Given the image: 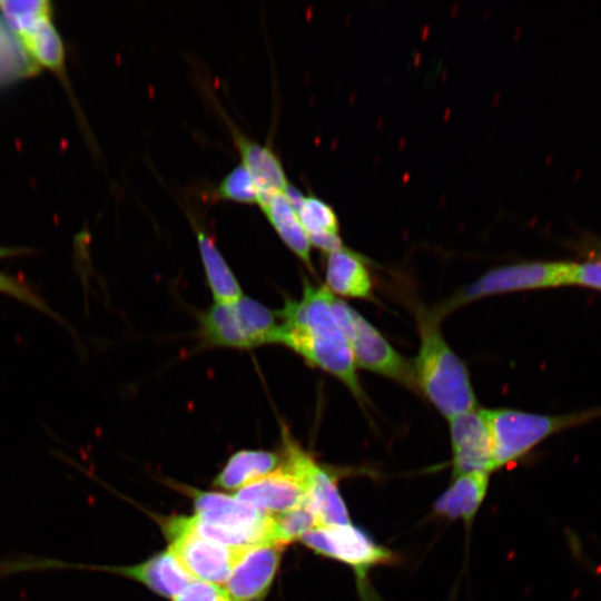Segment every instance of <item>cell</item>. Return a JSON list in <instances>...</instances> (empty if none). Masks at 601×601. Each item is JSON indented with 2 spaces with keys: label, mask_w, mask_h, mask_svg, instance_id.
Masks as SVG:
<instances>
[{
  "label": "cell",
  "mask_w": 601,
  "mask_h": 601,
  "mask_svg": "<svg viewBox=\"0 0 601 601\" xmlns=\"http://www.w3.org/2000/svg\"><path fill=\"white\" fill-rule=\"evenodd\" d=\"M333 309L345 334L357 368L416 388L413 365L356 309L334 296Z\"/></svg>",
  "instance_id": "ba28073f"
},
{
  "label": "cell",
  "mask_w": 601,
  "mask_h": 601,
  "mask_svg": "<svg viewBox=\"0 0 601 601\" xmlns=\"http://www.w3.org/2000/svg\"><path fill=\"white\" fill-rule=\"evenodd\" d=\"M334 295L305 280L300 299L286 300L276 314V343L300 355L312 366L339 380L357 398L363 391L349 345L333 309Z\"/></svg>",
  "instance_id": "6da1fadb"
},
{
  "label": "cell",
  "mask_w": 601,
  "mask_h": 601,
  "mask_svg": "<svg viewBox=\"0 0 601 601\" xmlns=\"http://www.w3.org/2000/svg\"><path fill=\"white\" fill-rule=\"evenodd\" d=\"M449 421L453 476L493 472V446L484 408H474Z\"/></svg>",
  "instance_id": "7c38bea8"
},
{
  "label": "cell",
  "mask_w": 601,
  "mask_h": 601,
  "mask_svg": "<svg viewBox=\"0 0 601 601\" xmlns=\"http://www.w3.org/2000/svg\"><path fill=\"white\" fill-rule=\"evenodd\" d=\"M234 138L242 156V164L254 181L257 204L262 208L273 195L285 191L288 181L284 168L269 147L260 145L238 131H234Z\"/></svg>",
  "instance_id": "e0dca14e"
},
{
  "label": "cell",
  "mask_w": 601,
  "mask_h": 601,
  "mask_svg": "<svg viewBox=\"0 0 601 601\" xmlns=\"http://www.w3.org/2000/svg\"><path fill=\"white\" fill-rule=\"evenodd\" d=\"M280 461L278 454L269 451H238L228 459L213 484L225 490H239L275 471Z\"/></svg>",
  "instance_id": "ffe728a7"
},
{
  "label": "cell",
  "mask_w": 601,
  "mask_h": 601,
  "mask_svg": "<svg viewBox=\"0 0 601 601\" xmlns=\"http://www.w3.org/2000/svg\"><path fill=\"white\" fill-rule=\"evenodd\" d=\"M571 285L601 290V258L573 264Z\"/></svg>",
  "instance_id": "4316f807"
},
{
  "label": "cell",
  "mask_w": 601,
  "mask_h": 601,
  "mask_svg": "<svg viewBox=\"0 0 601 601\" xmlns=\"http://www.w3.org/2000/svg\"><path fill=\"white\" fill-rule=\"evenodd\" d=\"M88 568L105 570L134 579L141 582L157 594L167 598H175L194 581V578L180 565L169 550L157 553L136 565H91Z\"/></svg>",
  "instance_id": "2e32d148"
},
{
  "label": "cell",
  "mask_w": 601,
  "mask_h": 601,
  "mask_svg": "<svg viewBox=\"0 0 601 601\" xmlns=\"http://www.w3.org/2000/svg\"><path fill=\"white\" fill-rule=\"evenodd\" d=\"M262 209L282 240L314 273L307 234L285 194L273 195Z\"/></svg>",
  "instance_id": "44dd1931"
},
{
  "label": "cell",
  "mask_w": 601,
  "mask_h": 601,
  "mask_svg": "<svg viewBox=\"0 0 601 601\" xmlns=\"http://www.w3.org/2000/svg\"><path fill=\"white\" fill-rule=\"evenodd\" d=\"M185 490L195 506L194 528L201 536L228 546L274 543L272 513L235 496L191 487Z\"/></svg>",
  "instance_id": "3957f363"
},
{
  "label": "cell",
  "mask_w": 601,
  "mask_h": 601,
  "mask_svg": "<svg viewBox=\"0 0 601 601\" xmlns=\"http://www.w3.org/2000/svg\"><path fill=\"white\" fill-rule=\"evenodd\" d=\"M277 315L249 297L233 303H215L201 321L206 344L219 347L250 348L276 343Z\"/></svg>",
  "instance_id": "5b68a950"
},
{
  "label": "cell",
  "mask_w": 601,
  "mask_h": 601,
  "mask_svg": "<svg viewBox=\"0 0 601 601\" xmlns=\"http://www.w3.org/2000/svg\"><path fill=\"white\" fill-rule=\"evenodd\" d=\"M489 472L454 475L449 486L436 497L433 513L451 521H462L470 526L487 494Z\"/></svg>",
  "instance_id": "9a60e30c"
},
{
  "label": "cell",
  "mask_w": 601,
  "mask_h": 601,
  "mask_svg": "<svg viewBox=\"0 0 601 601\" xmlns=\"http://www.w3.org/2000/svg\"><path fill=\"white\" fill-rule=\"evenodd\" d=\"M272 516L273 541L280 545L299 540L306 532L319 526L317 515L307 499L297 508L273 513Z\"/></svg>",
  "instance_id": "603a6c76"
},
{
  "label": "cell",
  "mask_w": 601,
  "mask_h": 601,
  "mask_svg": "<svg viewBox=\"0 0 601 601\" xmlns=\"http://www.w3.org/2000/svg\"><path fill=\"white\" fill-rule=\"evenodd\" d=\"M0 12L9 30L36 65L59 71L63 63V46L52 23L48 1H1Z\"/></svg>",
  "instance_id": "30bf717a"
},
{
  "label": "cell",
  "mask_w": 601,
  "mask_h": 601,
  "mask_svg": "<svg viewBox=\"0 0 601 601\" xmlns=\"http://www.w3.org/2000/svg\"><path fill=\"white\" fill-rule=\"evenodd\" d=\"M299 541L315 553L338 561L352 569L357 590L368 601V574L381 565L396 560L393 551L376 542L367 532L352 522L317 526L306 532Z\"/></svg>",
  "instance_id": "8992f818"
},
{
  "label": "cell",
  "mask_w": 601,
  "mask_h": 601,
  "mask_svg": "<svg viewBox=\"0 0 601 601\" xmlns=\"http://www.w3.org/2000/svg\"><path fill=\"white\" fill-rule=\"evenodd\" d=\"M215 195L223 199L239 203H257L254 181L243 164L234 167L218 184Z\"/></svg>",
  "instance_id": "d4e9b609"
},
{
  "label": "cell",
  "mask_w": 601,
  "mask_h": 601,
  "mask_svg": "<svg viewBox=\"0 0 601 601\" xmlns=\"http://www.w3.org/2000/svg\"><path fill=\"white\" fill-rule=\"evenodd\" d=\"M284 545L263 543L248 546L234 566L226 591L233 601H262L277 572Z\"/></svg>",
  "instance_id": "4fadbf2b"
},
{
  "label": "cell",
  "mask_w": 601,
  "mask_h": 601,
  "mask_svg": "<svg viewBox=\"0 0 601 601\" xmlns=\"http://www.w3.org/2000/svg\"><path fill=\"white\" fill-rule=\"evenodd\" d=\"M283 465L303 482L307 500L317 515L319 526L351 523L347 505L339 492L334 472L317 463L290 435H283Z\"/></svg>",
  "instance_id": "8fae6325"
},
{
  "label": "cell",
  "mask_w": 601,
  "mask_h": 601,
  "mask_svg": "<svg viewBox=\"0 0 601 601\" xmlns=\"http://www.w3.org/2000/svg\"><path fill=\"white\" fill-rule=\"evenodd\" d=\"M436 312L417 316L420 346L413 372L416 388L447 420L477 408L469 371L440 329Z\"/></svg>",
  "instance_id": "7a4b0ae2"
},
{
  "label": "cell",
  "mask_w": 601,
  "mask_h": 601,
  "mask_svg": "<svg viewBox=\"0 0 601 601\" xmlns=\"http://www.w3.org/2000/svg\"><path fill=\"white\" fill-rule=\"evenodd\" d=\"M326 288L334 295L368 299L373 283L365 262L344 246L327 254L325 268Z\"/></svg>",
  "instance_id": "ac0fdd59"
},
{
  "label": "cell",
  "mask_w": 601,
  "mask_h": 601,
  "mask_svg": "<svg viewBox=\"0 0 601 601\" xmlns=\"http://www.w3.org/2000/svg\"><path fill=\"white\" fill-rule=\"evenodd\" d=\"M174 601H233L219 584L206 581H193L189 583Z\"/></svg>",
  "instance_id": "484cf974"
},
{
  "label": "cell",
  "mask_w": 601,
  "mask_h": 601,
  "mask_svg": "<svg viewBox=\"0 0 601 601\" xmlns=\"http://www.w3.org/2000/svg\"><path fill=\"white\" fill-rule=\"evenodd\" d=\"M4 27L0 21V81L33 70L31 59L9 28Z\"/></svg>",
  "instance_id": "cb8c5ba5"
},
{
  "label": "cell",
  "mask_w": 601,
  "mask_h": 601,
  "mask_svg": "<svg viewBox=\"0 0 601 601\" xmlns=\"http://www.w3.org/2000/svg\"><path fill=\"white\" fill-rule=\"evenodd\" d=\"M484 412L492 436L493 472L520 460L550 435L601 416V407L563 415L512 408Z\"/></svg>",
  "instance_id": "277c9868"
},
{
  "label": "cell",
  "mask_w": 601,
  "mask_h": 601,
  "mask_svg": "<svg viewBox=\"0 0 601 601\" xmlns=\"http://www.w3.org/2000/svg\"><path fill=\"white\" fill-rule=\"evenodd\" d=\"M168 550L180 565L195 579L226 583L237 561L248 546H228L201 536L193 519L184 515L161 521Z\"/></svg>",
  "instance_id": "52a82bcc"
},
{
  "label": "cell",
  "mask_w": 601,
  "mask_h": 601,
  "mask_svg": "<svg viewBox=\"0 0 601 601\" xmlns=\"http://www.w3.org/2000/svg\"><path fill=\"white\" fill-rule=\"evenodd\" d=\"M0 292L9 294L38 308H45L43 303L30 292L28 287L2 273H0Z\"/></svg>",
  "instance_id": "83f0119b"
},
{
  "label": "cell",
  "mask_w": 601,
  "mask_h": 601,
  "mask_svg": "<svg viewBox=\"0 0 601 601\" xmlns=\"http://www.w3.org/2000/svg\"><path fill=\"white\" fill-rule=\"evenodd\" d=\"M197 240L207 282L216 303L238 300L243 297L242 288L216 244L204 230L199 229Z\"/></svg>",
  "instance_id": "7402d4cb"
},
{
  "label": "cell",
  "mask_w": 601,
  "mask_h": 601,
  "mask_svg": "<svg viewBox=\"0 0 601 601\" xmlns=\"http://www.w3.org/2000/svg\"><path fill=\"white\" fill-rule=\"evenodd\" d=\"M294 209L312 246L326 254L343 246L338 218L327 203L314 195H307Z\"/></svg>",
  "instance_id": "d6986e66"
},
{
  "label": "cell",
  "mask_w": 601,
  "mask_h": 601,
  "mask_svg": "<svg viewBox=\"0 0 601 601\" xmlns=\"http://www.w3.org/2000/svg\"><path fill=\"white\" fill-rule=\"evenodd\" d=\"M235 497L268 513H282L300 505L306 490L300 479L284 465L239 489Z\"/></svg>",
  "instance_id": "5bb4252c"
},
{
  "label": "cell",
  "mask_w": 601,
  "mask_h": 601,
  "mask_svg": "<svg viewBox=\"0 0 601 601\" xmlns=\"http://www.w3.org/2000/svg\"><path fill=\"white\" fill-rule=\"evenodd\" d=\"M574 263L528 262L490 269L453 296L439 315L493 295L571 285Z\"/></svg>",
  "instance_id": "9c48e42d"
},
{
  "label": "cell",
  "mask_w": 601,
  "mask_h": 601,
  "mask_svg": "<svg viewBox=\"0 0 601 601\" xmlns=\"http://www.w3.org/2000/svg\"><path fill=\"white\" fill-rule=\"evenodd\" d=\"M10 254H11V250H8L7 248H0V256H7Z\"/></svg>",
  "instance_id": "f1b7e54d"
}]
</instances>
